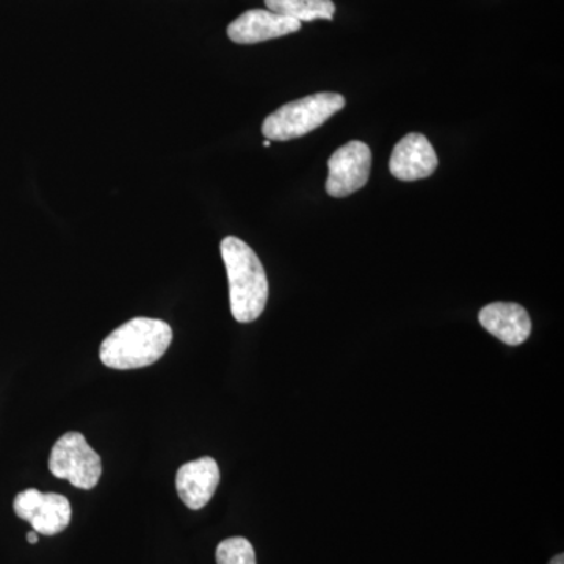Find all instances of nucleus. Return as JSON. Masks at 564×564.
Wrapping results in <instances>:
<instances>
[{"mask_svg": "<svg viewBox=\"0 0 564 564\" xmlns=\"http://www.w3.org/2000/svg\"><path fill=\"white\" fill-rule=\"evenodd\" d=\"M223 262L229 281L232 317L239 323L258 321L269 300V281L250 245L237 237H226L220 245Z\"/></svg>", "mask_w": 564, "mask_h": 564, "instance_id": "obj_1", "label": "nucleus"}, {"mask_svg": "<svg viewBox=\"0 0 564 564\" xmlns=\"http://www.w3.org/2000/svg\"><path fill=\"white\" fill-rule=\"evenodd\" d=\"M172 326L159 318L137 317L104 339L99 358L104 366L117 370L151 366L169 350Z\"/></svg>", "mask_w": 564, "mask_h": 564, "instance_id": "obj_2", "label": "nucleus"}, {"mask_svg": "<svg viewBox=\"0 0 564 564\" xmlns=\"http://www.w3.org/2000/svg\"><path fill=\"white\" fill-rule=\"evenodd\" d=\"M344 107L345 98L339 93H315L296 99L265 118L262 124L263 137L270 141L300 139L321 128L323 122Z\"/></svg>", "mask_w": 564, "mask_h": 564, "instance_id": "obj_3", "label": "nucleus"}, {"mask_svg": "<svg viewBox=\"0 0 564 564\" xmlns=\"http://www.w3.org/2000/svg\"><path fill=\"white\" fill-rule=\"evenodd\" d=\"M50 470L54 477L68 480L74 488L93 489L101 478V456L93 451L84 434L66 433L52 447Z\"/></svg>", "mask_w": 564, "mask_h": 564, "instance_id": "obj_4", "label": "nucleus"}, {"mask_svg": "<svg viewBox=\"0 0 564 564\" xmlns=\"http://www.w3.org/2000/svg\"><path fill=\"white\" fill-rule=\"evenodd\" d=\"M326 192L333 198H345L361 191L370 177L372 151L362 141H350L339 148L328 161Z\"/></svg>", "mask_w": 564, "mask_h": 564, "instance_id": "obj_5", "label": "nucleus"}, {"mask_svg": "<svg viewBox=\"0 0 564 564\" xmlns=\"http://www.w3.org/2000/svg\"><path fill=\"white\" fill-rule=\"evenodd\" d=\"M14 513L24 519L32 529L44 536L62 533L70 522V503L62 494L41 492L25 489L18 494L13 502Z\"/></svg>", "mask_w": 564, "mask_h": 564, "instance_id": "obj_6", "label": "nucleus"}, {"mask_svg": "<svg viewBox=\"0 0 564 564\" xmlns=\"http://www.w3.org/2000/svg\"><path fill=\"white\" fill-rule=\"evenodd\" d=\"M436 169V151L422 133H408L403 137L393 148L389 161L392 176L404 182L426 180Z\"/></svg>", "mask_w": 564, "mask_h": 564, "instance_id": "obj_7", "label": "nucleus"}, {"mask_svg": "<svg viewBox=\"0 0 564 564\" xmlns=\"http://www.w3.org/2000/svg\"><path fill=\"white\" fill-rule=\"evenodd\" d=\"M302 29V22L281 17L270 10H248L232 21L228 36L237 44H256L281 39Z\"/></svg>", "mask_w": 564, "mask_h": 564, "instance_id": "obj_8", "label": "nucleus"}, {"mask_svg": "<svg viewBox=\"0 0 564 564\" xmlns=\"http://www.w3.org/2000/svg\"><path fill=\"white\" fill-rule=\"evenodd\" d=\"M220 485V467L210 456L184 464L176 474V489L191 510H202Z\"/></svg>", "mask_w": 564, "mask_h": 564, "instance_id": "obj_9", "label": "nucleus"}, {"mask_svg": "<svg viewBox=\"0 0 564 564\" xmlns=\"http://www.w3.org/2000/svg\"><path fill=\"white\" fill-rule=\"evenodd\" d=\"M478 321L486 332L511 347L524 344L532 333L529 313L518 303L488 304L478 314Z\"/></svg>", "mask_w": 564, "mask_h": 564, "instance_id": "obj_10", "label": "nucleus"}, {"mask_svg": "<svg viewBox=\"0 0 564 564\" xmlns=\"http://www.w3.org/2000/svg\"><path fill=\"white\" fill-rule=\"evenodd\" d=\"M267 9L299 22L332 21L336 13L333 0H265Z\"/></svg>", "mask_w": 564, "mask_h": 564, "instance_id": "obj_11", "label": "nucleus"}, {"mask_svg": "<svg viewBox=\"0 0 564 564\" xmlns=\"http://www.w3.org/2000/svg\"><path fill=\"white\" fill-rule=\"evenodd\" d=\"M215 558L217 564H256L254 547L245 538H229L218 544Z\"/></svg>", "mask_w": 564, "mask_h": 564, "instance_id": "obj_12", "label": "nucleus"}, {"mask_svg": "<svg viewBox=\"0 0 564 564\" xmlns=\"http://www.w3.org/2000/svg\"><path fill=\"white\" fill-rule=\"evenodd\" d=\"M28 541L31 544L39 543V533H36L35 530H33L31 533H28Z\"/></svg>", "mask_w": 564, "mask_h": 564, "instance_id": "obj_13", "label": "nucleus"}, {"mask_svg": "<svg viewBox=\"0 0 564 564\" xmlns=\"http://www.w3.org/2000/svg\"><path fill=\"white\" fill-rule=\"evenodd\" d=\"M549 564H564V555L560 554L554 556V558L551 560V563Z\"/></svg>", "mask_w": 564, "mask_h": 564, "instance_id": "obj_14", "label": "nucleus"}, {"mask_svg": "<svg viewBox=\"0 0 564 564\" xmlns=\"http://www.w3.org/2000/svg\"><path fill=\"white\" fill-rule=\"evenodd\" d=\"M262 144H263V147L269 148V147H270V144H272V141H270V140H263V143H262Z\"/></svg>", "mask_w": 564, "mask_h": 564, "instance_id": "obj_15", "label": "nucleus"}]
</instances>
